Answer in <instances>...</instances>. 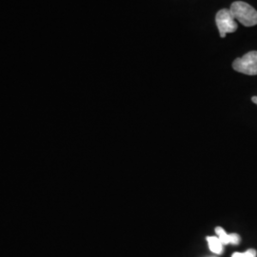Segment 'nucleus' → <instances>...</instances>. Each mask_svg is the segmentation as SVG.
I'll return each instance as SVG.
<instances>
[{"mask_svg":"<svg viewBox=\"0 0 257 257\" xmlns=\"http://www.w3.org/2000/svg\"><path fill=\"white\" fill-rule=\"evenodd\" d=\"M215 22L222 38L226 37L227 34L234 33L238 28L237 22L231 15L230 9L220 10L216 14Z\"/></svg>","mask_w":257,"mask_h":257,"instance_id":"nucleus-3","label":"nucleus"},{"mask_svg":"<svg viewBox=\"0 0 257 257\" xmlns=\"http://www.w3.org/2000/svg\"><path fill=\"white\" fill-rule=\"evenodd\" d=\"M251 101L253 102V103H255L257 105V96H252V97H251Z\"/></svg>","mask_w":257,"mask_h":257,"instance_id":"nucleus-7","label":"nucleus"},{"mask_svg":"<svg viewBox=\"0 0 257 257\" xmlns=\"http://www.w3.org/2000/svg\"><path fill=\"white\" fill-rule=\"evenodd\" d=\"M215 232L217 234V237L220 239L221 242L223 245H228V244H232V245H238L241 241L240 235L237 233H227L226 230H224L221 227L215 228Z\"/></svg>","mask_w":257,"mask_h":257,"instance_id":"nucleus-4","label":"nucleus"},{"mask_svg":"<svg viewBox=\"0 0 257 257\" xmlns=\"http://www.w3.org/2000/svg\"><path fill=\"white\" fill-rule=\"evenodd\" d=\"M232 68L234 71L247 74V75H256L257 74V51L248 52V54L243 55L240 58H236Z\"/></svg>","mask_w":257,"mask_h":257,"instance_id":"nucleus-2","label":"nucleus"},{"mask_svg":"<svg viewBox=\"0 0 257 257\" xmlns=\"http://www.w3.org/2000/svg\"><path fill=\"white\" fill-rule=\"evenodd\" d=\"M257 252L254 248H249L245 252H234L231 257H256Z\"/></svg>","mask_w":257,"mask_h":257,"instance_id":"nucleus-6","label":"nucleus"},{"mask_svg":"<svg viewBox=\"0 0 257 257\" xmlns=\"http://www.w3.org/2000/svg\"><path fill=\"white\" fill-rule=\"evenodd\" d=\"M207 241L209 244V248L213 253H216V254L222 253L224 249V245L222 244L220 239L217 236H208Z\"/></svg>","mask_w":257,"mask_h":257,"instance_id":"nucleus-5","label":"nucleus"},{"mask_svg":"<svg viewBox=\"0 0 257 257\" xmlns=\"http://www.w3.org/2000/svg\"><path fill=\"white\" fill-rule=\"evenodd\" d=\"M230 13L236 21L246 27L257 25V11L243 1H235L230 5Z\"/></svg>","mask_w":257,"mask_h":257,"instance_id":"nucleus-1","label":"nucleus"}]
</instances>
